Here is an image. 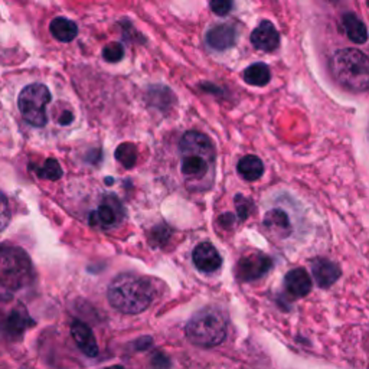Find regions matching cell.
<instances>
[{"label":"cell","instance_id":"cb8c5ba5","mask_svg":"<svg viewBox=\"0 0 369 369\" xmlns=\"http://www.w3.org/2000/svg\"><path fill=\"white\" fill-rule=\"evenodd\" d=\"M11 221V209L6 197L0 192V231H4Z\"/></svg>","mask_w":369,"mask_h":369},{"label":"cell","instance_id":"603a6c76","mask_svg":"<svg viewBox=\"0 0 369 369\" xmlns=\"http://www.w3.org/2000/svg\"><path fill=\"white\" fill-rule=\"evenodd\" d=\"M124 55V49L122 44L113 42V44H108L104 49H102V57L105 61L108 62H119Z\"/></svg>","mask_w":369,"mask_h":369},{"label":"cell","instance_id":"484cf974","mask_svg":"<svg viewBox=\"0 0 369 369\" xmlns=\"http://www.w3.org/2000/svg\"><path fill=\"white\" fill-rule=\"evenodd\" d=\"M235 204H237V209H238L240 218H242V219L247 218L250 211H251V208H252V204L248 199H245L242 195H238L235 198Z\"/></svg>","mask_w":369,"mask_h":369},{"label":"cell","instance_id":"ffe728a7","mask_svg":"<svg viewBox=\"0 0 369 369\" xmlns=\"http://www.w3.org/2000/svg\"><path fill=\"white\" fill-rule=\"evenodd\" d=\"M271 78V72L270 68L263 64V62H257L250 65L245 71H244V80L247 84L254 86V87H264L269 84Z\"/></svg>","mask_w":369,"mask_h":369},{"label":"cell","instance_id":"7402d4cb","mask_svg":"<svg viewBox=\"0 0 369 369\" xmlns=\"http://www.w3.org/2000/svg\"><path fill=\"white\" fill-rule=\"evenodd\" d=\"M38 176L48 180H58L62 176V169L55 159H48L44 166L38 169Z\"/></svg>","mask_w":369,"mask_h":369},{"label":"cell","instance_id":"3957f363","mask_svg":"<svg viewBox=\"0 0 369 369\" xmlns=\"http://www.w3.org/2000/svg\"><path fill=\"white\" fill-rule=\"evenodd\" d=\"M330 71L335 80L352 91L369 90V58L355 48L336 51L330 58Z\"/></svg>","mask_w":369,"mask_h":369},{"label":"cell","instance_id":"2e32d148","mask_svg":"<svg viewBox=\"0 0 369 369\" xmlns=\"http://www.w3.org/2000/svg\"><path fill=\"white\" fill-rule=\"evenodd\" d=\"M29 323H30V319L26 315V312L23 309H15L5 319L4 330L6 332L8 336L18 338L28 329Z\"/></svg>","mask_w":369,"mask_h":369},{"label":"cell","instance_id":"44dd1931","mask_svg":"<svg viewBox=\"0 0 369 369\" xmlns=\"http://www.w3.org/2000/svg\"><path fill=\"white\" fill-rule=\"evenodd\" d=\"M116 158L117 160L127 169L133 168L137 159V151L131 143H123L122 146L117 147L116 151Z\"/></svg>","mask_w":369,"mask_h":369},{"label":"cell","instance_id":"8fae6325","mask_svg":"<svg viewBox=\"0 0 369 369\" xmlns=\"http://www.w3.org/2000/svg\"><path fill=\"white\" fill-rule=\"evenodd\" d=\"M71 335L83 353H86L90 358H95L98 355V344L88 324L80 320L72 322Z\"/></svg>","mask_w":369,"mask_h":369},{"label":"cell","instance_id":"8992f818","mask_svg":"<svg viewBox=\"0 0 369 369\" xmlns=\"http://www.w3.org/2000/svg\"><path fill=\"white\" fill-rule=\"evenodd\" d=\"M51 101V93L44 84L35 83L22 90L18 98V105L23 119L35 126L44 127L48 122L47 105Z\"/></svg>","mask_w":369,"mask_h":369},{"label":"cell","instance_id":"d6986e66","mask_svg":"<svg viewBox=\"0 0 369 369\" xmlns=\"http://www.w3.org/2000/svg\"><path fill=\"white\" fill-rule=\"evenodd\" d=\"M238 173L248 182H254V180H258L263 173H264V165L263 162L258 159L257 156L254 155H248V156H244L240 162H238Z\"/></svg>","mask_w":369,"mask_h":369},{"label":"cell","instance_id":"f1b7e54d","mask_svg":"<svg viewBox=\"0 0 369 369\" xmlns=\"http://www.w3.org/2000/svg\"><path fill=\"white\" fill-rule=\"evenodd\" d=\"M72 120H74V116H72L69 112H65V113L62 115V117L59 119V124H62V126H68V124L72 123Z\"/></svg>","mask_w":369,"mask_h":369},{"label":"cell","instance_id":"7a4b0ae2","mask_svg":"<svg viewBox=\"0 0 369 369\" xmlns=\"http://www.w3.org/2000/svg\"><path fill=\"white\" fill-rule=\"evenodd\" d=\"M107 298L110 305L126 315H137L144 312L155 299V287L151 280L123 273L108 286Z\"/></svg>","mask_w":369,"mask_h":369},{"label":"cell","instance_id":"4dcf8cb0","mask_svg":"<svg viewBox=\"0 0 369 369\" xmlns=\"http://www.w3.org/2000/svg\"><path fill=\"white\" fill-rule=\"evenodd\" d=\"M368 6H369V4H368Z\"/></svg>","mask_w":369,"mask_h":369},{"label":"cell","instance_id":"52a82bcc","mask_svg":"<svg viewBox=\"0 0 369 369\" xmlns=\"http://www.w3.org/2000/svg\"><path fill=\"white\" fill-rule=\"evenodd\" d=\"M273 267L271 258L262 252H251L244 257L237 264V276L242 281H252L264 277Z\"/></svg>","mask_w":369,"mask_h":369},{"label":"cell","instance_id":"7c38bea8","mask_svg":"<svg viewBox=\"0 0 369 369\" xmlns=\"http://www.w3.org/2000/svg\"><path fill=\"white\" fill-rule=\"evenodd\" d=\"M206 42L211 48L216 51H226L235 45L237 42V29L233 25L224 23L216 25L212 29H209L206 35Z\"/></svg>","mask_w":369,"mask_h":369},{"label":"cell","instance_id":"d4e9b609","mask_svg":"<svg viewBox=\"0 0 369 369\" xmlns=\"http://www.w3.org/2000/svg\"><path fill=\"white\" fill-rule=\"evenodd\" d=\"M231 8H233V4L227 2V0H213V2H211V9L218 16L228 15Z\"/></svg>","mask_w":369,"mask_h":369},{"label":"cell","instance_id":"5b68a950","mask_svg":"<svg viewBox=\"0 0 369 369\" xmlns=\"http://www.w3.org/2000/svg\"><path fill=\"white\" fill-rule=\"evenodd\" d=\"M33 280V266L25 250L15 245H0V286L20 290Z\"/></svg>","mask_w":369,"mask_h":369},{"label":"cell","instance_id":"ac0fdd59","mask_svg":"<svg viewBox=\"0 0 369 369\" xmlns=\"http://www.w3.org/2000/svg\"><path fill=\"white\" fill-rule=\"evenodd\" d=\"M344 22V28L346 30L348 38L353 42V44H365L368 40V30L366 26L363 25V22L353 13H346L342 18Z\"/></svg>","mask_w":369,"mask_h":369},{"label":"cell","instance_id":"277c9868","mask_svg":"<svg viewBox=\"0 0 369 369\" xmlns=\"http://www.w3.org/2000/svg\"><path fill=\"white\" fill-rule=\"evenodd\" d=\"M184 332L191 344L201 348H213L227 338V320L218 309L205 308L191 317Z\"/></svg>","mask_w":369,"mask_h":369},{"label":"cell","instance_id":"e0dca14e","mask_svg":"<svg viewBox=\"0 0 369 369\" xmlns=\"http://www.w3.org/2000/svg\"><path fill=\"white\" fill-rule=\"evenodd\" d=\"M51 33L54 35V38L61 41V42H71L76 40V36L78 33V26L76 22H72L66 18H55L51 22Z\"/></svg>","mask_w":369,"mask_h":369},{"label":"cell","instance_id":"83f0119b","mask_svg":"<svg viewBox=\"0 0 369 369\" xmlns=\"http://www.w3.org/2000/svg\"><path fill=\"white\" fill-rule=\"evenodd\" d=\"M134 346H136L137 351H146L147 348H151V346H152V338H149V336L140 338L139 341H136Z\"/></svg>","mask_w":369,"mask_h":369},{"label":"cell","instance_id":"4316f807","mask_svg":"<svg viewBox=\"0 0 369 369\" xmlns=\"http://www.w3.org/2000/svg\"><path fill=\"white\" fill-rule=\"evenodd\" d=\"M152 363L156 369H169V359L163 353H156L152 358Z\"/></svg>","mask_w":369,"mask_h":369},{"label":"cell","instance_id":"4fadbf2b","mask_svg":"<svg viewBox=\"0 0 369 369\" xmlns=\"http://www.w3.org/2000/svg\"><path fill=\"white\" fill-rule=\"evenodd\" d=\"M312 273L316 283L322 288H327L332 284H335L341 277V269L338 264L326 260V258H316V260L312 262Z\"/></svg>","mask_w":369,"mask_h":369},{"label":"cell","instance_id":"6da1fadb","mask_svg":"<svg viewBox=\"0 0 369 369\" xmlns=\"http://www.w3.org/2000/svg\"><path fill=\"white\" fill-rule=\"evenodd\" d=\"M180 172L188 184L205 189L215 176V149L208 136L188 131L180 139Z\"/></svg>","mask_w":369,"mask_h":369},{"label":"cell","instance_id":"30bf717a","mask_svg":"<svg viewBox=\"0 0 369 369\" xmlns=\"http://www.w3.org/2000/svg\"><path fill=\"white\" fill-rule=\"evenodd\" d=\"M251 44L260 51L271 52L277 49L280 44V36L274 25L269 20L262 22L251 33Z\"/></svg>","mask_w":369,"mask_h":369},{"label":"cell","instance_id":"5bb4252c","mask_svg":"<svg viewBox=\"0 0 369 369\" xmlns=\"http://www.w3.org/2000/svg\"><path fill=\"white\" fill-rule=\"evenodd\" d=\"M284 284L294 298H305L312 290V279L305 269H294L286 274Z\"/></svg>","mask_w":369,"mask_h":369},{"label":"cell","instance_id":"9a60e30c","mask_svg":"<svg viewBox=\"0 0 369 369\" xmlns=\"http://www.w3.org/2000/svg\"><path fill=\"white\" fill-rule=\"evenodd\" d=\"M264 227L274 240H283L290 234V218L281 209H271L264 216Z\"/></svg>","mask_w":369,"mask_h":369},{"label":"cell","instance_id":"9c48e42d","mask_svg":"<svg viewBox=\"0 0 369 369\" xmlns=\"http://www.w3.org/2000/svg\"><path fill=\"white\" fill-rule=\"evenodd\" d=\"M192 260L197 269L202 273H213L223 264V258L211 242L198 244L194 250Z\"/></svg>","mask_w":369,"mask_h":369},{"label":"cell","instance_id":"ba28073f","mask_svg":"<svg viewBox=\"0 0 369 369\" xmlns=\"http://www.w3.org/2000/svg\"><path fill=\"white\" fill-rule=\"evenodd\" d=\"M122 218V205L115 197H107L102 199L100 208L91 215V223L101 227H115Z\"/></svg>","mask_w":369,"mask_h":369},{"label":"cell","instance_id":"f546056e","mask_svg":"<svg viewBox=\"0 0 369 369\" xmlns=\"http://www.w3.org/2000/svg\"><path fill=\"white\" fill-rule=\"evenodd\" d=\"M104 369H126V368H123L122 365H113V366H107Z\"/></svg>","mask_w":369,"mask_h":369}]
</instances>
